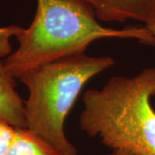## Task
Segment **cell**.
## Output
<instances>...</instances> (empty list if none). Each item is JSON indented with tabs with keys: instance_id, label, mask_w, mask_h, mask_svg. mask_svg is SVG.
Masks as SVG:
<instances>
[{
	"instance_id": "1",
	"label": "cell",
	"mask_w": 155,
	"mask_h": 155,
	"mask_svg": "<svg viewBox=\"0 0 155 155\" xmlns=\"http://www.w3.org/2000/svg\"><path fill=\"white\" fill-rule=\"evenodd\" d=\"M36 1L31 24L17 35L18 48L4 61L15 78L40 65L84 53L89 45L101 38H134L155 46V37L145 26L122 29L104 27L85 0Z\"/></svg>"
},
{
	"instance_id": "2",
	"label": "cell",
	"mask_w": 155,
	"mask_h": 155,
	"mask_svg": "<svg viewBox=\"0 0 155 155\" xmlns=\"http://www.w3.org/2000/svg\"><path fill=\"white\" fill-rule=\"evenodd\" d=\"M154 96L155 67L134 77L111 78L101 89L84 94L80 128L111 150L155 155Z\"/></svg>"
},
{
	"instance_id": "3",
	"label": "cell",
	"mask_w": 155,
	"mask_h": 155,
	"mask_svg": "<svg viewBox=\"0 0 155 155\" xmlns=\"http://www.w3.org/2000/svg\"><path fill=\"white\" fill-rule=\"evenodd\" d=\"M114 64L109 56L80 53L24 72L19 79L28 90V99L24 101L25 128L61 155H78L65 134V120L84 84Z\"/></svg>"
},
{
	"instance_id": "4",
	"label": "cell",
	"mask_w": 155,
	"mask_h": 155,
	"mask_svg": "<svg viewBox=\"0 0 155 155\" xmlns=\"http://www.w3.org/2000/svg\"><path fill=\"white\" fill-rule=\"evenodd\" d=\"M104 22L135 20L145 26L155 23V0H85Z\"/></svg>"
},
{
	"instance_id": "5",
	"label": "cell",
	"mask_w": 155,
	"mask_h": 155,
	"mask_svg": "<svg viewBox=\"0 0 155 155\" xmlns=\"http://www.w3.org/2000/svg\"><path fill=\"white\" fill-rule=\"evenodd\" d=\"M16 87V78L0 61V118L17 128H25L24 101Z\"/></svg>"
},
{
	"instance_id": "6",
	"label": "cell",
	"mask_w": 155,
	"mask_h": 155,
	"mask_svg": "<svg viewBox=\"0 0 155 155\" xmlns=\"http://www.w3.org/2000/svg\"><path fill=\"white\" fill-rule=\"evenodd\" d=\"M6 155H61L42 139L27 128H18Z\"/></svg>"
},
{
	"instance_id": "7",
	"label": "cell",
	"mask_w": 155,
	"mask_h": 155,
	"mask_svg": "<svg viewBox=\"0 0 155 155\" xmlns=\"http://www.w3.org/2000/svg\"><path fill=\"white\" fill-rule=\"evenodd\" d=\"M23 28L17 25L0 27V58L8 57L12 53L11 39L16 37L22 31Z\"/></svg>"
},
{
	"instance_id": "8",
	"label": "cell",
	"mask_w": 155,
	"mask_h": 155,
	"mask_svg": "<svg viewBox=\"0 0 155 155\" xmlns=\"http://www.w3.org/2000/svg\"><path fill=\"white\" fill-rule=\"evenodd\" d=\"M17 129L0 118V155L7 154L17 135Z\"/></svg>"
},
{
	"instance_id": "9",
	"label": "cell",
	"mask_w": 155,
	"mask_h": 155,
	"mask_svg": "<svg viewBox=\"0 0 155 155\" xmlns=\"http://www.w3.org/2000/svg\"><path fill=\"white\" fill-rule=\"evenodd\" d=\"M107 155H136L131 153V152H128L126 150H112L110 153H108Z\"/></svg>"
},
{
	"instance_id": "10",
	"label": "cell",
	"mask_w": 155,
	"mask_h": 155,
	"mask_svg": "<svg viewBox=\"0 0 155 155\" xmlns=\"http://www.w3.org/2000/svg\"><path fill=\"white\" fill-rule=\"evenodd\" d=\"M146 28H147L150 31V33L152 34L153 36L155 37V23L152 24V25H147V26H145Z\"/></svg>"
}]
</instances>
